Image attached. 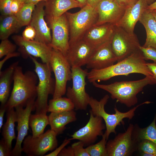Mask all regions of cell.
<instances>
[{
	"instance_id": "5",
	"label": "cell",
	"mask_w": 156,
	"mask_h": 156,
	"mask_svg": "<svg viewBox=\"0 0 156 156\" xmlns=\"http://www.w3.org/2000/svg\"><path fill=\"white\" fill-rule=\"evenodd\" d=\"M35 65V72L38 78L37 96L35 101L36 114L47 112L49 95H53L55 81L51 77V68L49 64L41 63L34 57L29 56Z\"/></svg>"
},
{
	"instance_id": "4",
	"label": "cell",
	"mask_w": 156,
	"mask_h": 156,
	"mask_svg": "<svg viewBox=\"0 0 156 156\" xmlns=\"http://www.w3.org/2000/svg\"><path fill=\"white\" fill-rule=\"evenodd\" d=\"M109 98L108 94L105 95L99 101L92 97H90L89 105L90 106L93 114L101 117L104 120L106 126V137L108 140L111 133H116V127L124 124L123 119L125 118L131 120L134 116L135 112L140 106L144 104L151 103L149 101H146L141 103L128 111L122 112H120L115 107L114 114H111L107 113L105 110V107Z\"/></svg>"
},
{
	"instance_id": "22",
	"label": "cell",
	"mask_w": 156,
	"mask_h": 156,
	"mask_svg": "<svg viewBox=\"0 0 156 156\" xmlns=\"http://www.w3.org/2000/svg\"><path fill=\"white\" fill-rule=\"evenodd\" d=\"M44 1L45 18L58 17L70 9L81 8L84 6L76 0H46Z\"/></svg>"
},
{
	"instance_id": "17",
	"label": "cell",
	"mask_w": 156,
	"mask_h": 156,
	"mask_svg": "<svg viewBox=\"0 0 156 156\" xmlns=\"http://www.w3.org/2000/svg\"><path fill=\"white\" fill-rule=\"evenodd\" d=\"M95 49L83 38L69 44L66 57L71 67L86 65Z\"/></svg>"
},
{
	"instance_id": "38",
	"label": "cell",
	"mask_w": 156,
	"mask_h": 156,
	"mask_svg": "<svg viewBox=\"0 0 156 156\" xmlns=\"http://www.w3.org/2000/svg\"><path fill=\"white\" fill-rule=\"evenodd\" d=\"M36 32L34 28L29 25L23 30L22 36L25 40H34L36 37Z\"/></svg>"
},
{
	"instance_id": "29",
	"label": "cell",
	"mask_w": 156,
	"mask_h": 156,
	"mask_svg": "<svg viewBox=\"0 0 156 156\" xmlns=\"http://www.w3.org/2000/svg\"><path fill=\"white\" fill-rule=\"evenodd\" d=\"M74 108V105L70 99L61 97L49 101L47 112H60L72 110Z\"/></svg>"
},
{
	"instance_id": "32",
	"label": "cell",
	"mask_w": 156,
	"mask_h": 156,
	"mask_svg": "<svg viewBox=\"0 0 156 156\" xmlns=\"http://www.w3.org/2000/svg\"><path fill=\"white\" fill-rule=\"evenodd\" d=\"M102 136V138L99 142L86 148L90 156H108L106 146L107 139L105 132Z\"/></svg>"
},
{
	"instance_id": "45",
	"label": "cell",
	"mask_w": 156,
	"mask_h": 156,
	"mask_svg": "<svg viewBox=\"0 0 156 156\" xmlns=\"http://www.w3.org/2000/svg\"><path fill=\"white\" fill-rule=\"evenodd\" d=\"M146 65L148 68L153 74L154 77L156 81V63H147Z\"/></svg>"
},
{
	"instance_id": "35",
	"label": "cell",
	"mask_w": 156,
	"mask_h": 156,
	"mask_svg": "<svg viewBox=\"0 0 156 156\" xmlns=\"http://www.w3.org/2000/svg\"><path fill=\"white\" fill-rule=\"evenodd\" d=\"M139 48L145 60H151L156 63V49L152 47H144L140 46Z\"/></svg>"
},
{
	"instance_id": "24",
	"label": "cell",
	"mask_w": 156,
	"mask_h": 156,
	"mask_svg": "<svg viewBox=\"0 0 156 156\" xmlns=\"http://www.w3.org/2000/svg\"><path fill=\"white\" fill-rule=\"evenodd\" d=\"M139 21L144 26L146 33V41L142 46L151 47L156 49V20L151 10L147 9Z\"/></svg>"
},
{
	"instance_id": "46",
	"label": "cell",
	"mask_w": 156,
	"mask_h": 156,
	"mask_svg": "<svg viewBox=\"0 0 156 156\" xmlns=\"http://www.w3.org/2000/svg\"><path fill=\"white\" fill-rule=\"evenodd\" d=\"M6 109L4 106H1L0 109V129L2 127L3 124L4 116Z\"/></svg>"
},
{
	"instance_id": "12",
	"label": "cell",
	"mask_w": 156,
	"mask_h": 156,
	"mask_svg": "<svg viewBox=\"0 0 156 156\" xmlns=\"http://www.w3.org/2000/svg\"><path fill=\"white\" fill-rule=\"evenodd\" d=\"M45 18L52 31L51 41L49 45L66 56L69 47L70 32L65 14L57 18Z\"/></svg>"
},
{
	"instance_id": "49",
	"label": "cell",
	"mask_w": 156,
	"mask_h": 156,
	"mask_svg": "<svg viewBox=\"0 0 156 156\" xmlns=\"http://www.w3.org/2000/svg\"><path fill=\"white\" fill-rule=\"evenodd\" d=\"M147 9L150 10H156V1L148 5Z\"/></svg>"
},
{
	"instance_id": "48",
	"label": "cell",
	"mask_w": 156,
	"mask_h": 156,
	"mask_svg": "<svg viewBox=\"0 0 156 156\" xmlns=\"http://www.w3.org/2000/svg\"><path fill=\"white\" fill-rule=\"evenodd\" d=\"M46 0H25V3H31L36 5L38 3L42 1H45Z\"/></svg>"
},
{
	"instance_id": "25",
	"label": "cell",
	"mask_w": 156,
	"mask_h": 156,
	"mask_svg": "<svg viewBox=\"0 0 156 156\" xmlns=\"http://www.w3.org/2000/svg\"><path fill=\"white\" fill-rule=\"evenodd\" d=\"M18 62H14L4 70L0 71V102L4 106L8 99L15 69Z\"/></svg>"
},
{
	"instance_id": "30",
	"label": "cell",
	"mask_w": 156,
	"mask_h": 156,
	"mask_svg": "<svg viewBox=\"0 0 156 156\" xmlns=\"http://www.w3.org/2000/svg\"><path fill=\"white\" fill-rule=\"evenodd\" d=\"M156 114L151 123L147 127L140 128L135 125V136L138 142L142 139H147L156 144Z\"/></svg>"
},
{
	"instance_id": "28",
	"label": "cell",
	"mask_w": 156,
	"mask_h": 156,
	"mask_svg": "<svg viewBox=\"0 0 156 156\" xmlns=\"http://www.w3.org/2000/svg\"><path fill=\"white\" fill-rule=\"evenodd\" d=\"M29 123L32 130V137H38L44 133L46 127L49 125L48 116L46 113L31 114Z\"/></svg>"
},
{
	"instance_id": "13",
	"label": "cell",
	"mask_w": 156,
	"mask_h": 156,
	"mask_svg": "<svg viewBox=\"0 0 156 156\" xmlns=\"http://www.w3.org/2000/svg\"><path fill=\"white\" fill-rule=\"evenodd\" d=\"M12 39L19 47V51L24 58L29 56L40 58L42 63L49 64L52 48L49 45L35 40H27L22 36L15 35Z\"/></svg>"
},
{
	"instance_id": "23",
	"label": "cell",
	"mask_w": 156,
	"mask_h": 156,
	"mask_svg": "<svg viewBox=\"0 0 156 156\" xmlns=\"http://www.w3.org/2000/svg\"><path fill=\"white\" fill-rule=\"evenodd\" d=\"M51 129L57 135L62 133L68 124L77 120L76 113L73 110L60 112H51L48 116Z\"/></svg>"
},
{
	"instance_id": "52",
	"label": "cell",
	"mask_w": 156,
	"mask_h": 156,
	"mask_svg": "<svg viewBox=\"0 0 156 156\" xmlns=\"http://www.w3.org/2000/svg\"><path fill=\"white\" fill-rule=\"evenodd\" d=\"M150 10L154 16L155 20H156V10Z\"/></svg>"
},
{
	"instance_id": "37",
	"label": "cell",
	"mask_w": 156,
	"mask_h": 156,
	"mask_svg": "<svg viewBox=\"0 0 156 156\" xmlns=\"http://www.w3.org/2000/svg\"><path fill=\"white\" fill-rule=\"evenodd\" d=\"M12 0H0V11L1 15L12 14L11 10V3Z\"/></svg>"
},
{
	"instance_id": "6",
	"label": "cell",
	"mask_w": 156,
	"mask_h": 156,
	"mask_svg": "<svg viewBox=\"0 0 156 156\" xmlns=\"http://www.w3.org/2000/svg\"><path fill=\"white\" fill-rule=\"evenodd\" d=\"M65 14L69 29V44L82 39L98 18L96 9L87 4L76 12H67Z\"/></svg>"
},
{
	"instance_id": "39",
	"label": "cell",
	"mask_w": 156,
	"mask_h": 156,
	"mask_svg": "<svg viewBox=\"0 0 156 156\" xmlns=\"http://www.w3.org/2000/svg\"><path fill=\"white\" fill-rule=\"evenodd\" d=\"M25 0H12L11 8L12 14L15 15L25 3Z\"/></svg>"
},
{
	"instance_id": "26",
	"label": "cell",
	"mask_w": 156,
	"mask_h": 156,
	"mask_svg": "<svg viewBox=\"0 0 156 156\" xmlns=\"http://www.w3.org/2000/svg\"><path fill=\"white\" fill-rule=\"evenodd\" d=\"M13 108L7 112V120L2 127V139L8 149L12 151V142L16 139L15 123L16 122L17 116Z\"/></svg>"
},
{
	"instance_id": "1",
	"label": "cell",
	"mask_w": 156,
	"mask_h": 156,
	"mask_svg": "<svg viewBox=\"0 0 156 156\" xmlns=\"http://www.w3.org/2000/svg\"><path fill=\"white\" fill-rule=\"evenodd\" d=\"M142 52L140 50L124 59L107 67L100 69H91L87 78L89 82L105 81L120 75H127L137 73L146 76H153L146 65Z\"/></svg>"
},
{
	"instance_id": "42",
	"label": "cell",
	"mask_w": 156,
	"mask_h": 156,
	"mask_svg": "<svg viewBox=\"0 0 156 156\" xmlns=\"http://www.w3.org/2000/svg\"><path fill=\"white\" fill-rule=\"evenodd\" d=\"M119 5L126 9L135 4L139 0H115Z\"/></svg>"
},
{
	"instance_id": "51",
	"label": "cell",
	"mask_w": 156,
	"mask_h": 156,
	"mask_svg": "<svg viewBox=\"0 0 156 156\" xmlns=\"http://www.w3.org/2000/svg\"><path fill=\"white\" fill-rule=\"evenodd\" d=\"M81 3L85 6L87 5L86 0H76Z\"/></svg>"
},
{
	"instance_id": "7",
	"label": "cell",
	"mask_w": 156,
	"mask_h": 156,
	"mask_svg": "<svg viewBox=\"0 0 156 156\" xmlns=\"http://www.w3.org/2000/svg\"><path fill=\"white\" fill-rule=\"evenodd\" d=\"M49 64L55 78L53 98L62 97L66 92L67 82L72 79L71 67L63 54L53 48Z\"/></svg>"
},
{
	"instance_id": "10",
	"label": "cell",
	"mask_w": 156,
	"mask_h": 156,
	"mask_svg": "<svg viewBox=\"0 0 156 156\" xmlns=\"http://www.w3.org/2000/svg\"><path fill=\"white\" fill-rule=\"evenodd\" d=\"M138 141L135 136V125L130 124L126 131L118 134L107 142L108 156H129L137 150Z\"/></svg>"
},
{
	"instance_id": "27",
	"label": "cell",
	"mask_w": 156,
	"mask_h": 156,
	"mask_svg": "<svg viewBox=\"0 0 156 156\" xmlns=\"http://www.w3.org/2000/svg\"><path fill=\"white\" fill-rule=\"evenodd\" d=\"M17 18L13 14L0 16V39H8L9 37L20 29Z\"/></svg>"
},
{
	"instance_id": "31",
	"label": "cell",
	"mask_w": 156,
	"mask_h": 156,
	"mask_svg": "<svg viewBox=\"0 0 156 156\" xmlns=\"http://www.w3.org/2000/svg\"><path fill=\"white\" fill-rule=\"evenodd\" d=\"M36 5L31 3H25L15 15L20 28L29 25Z\"/></svg>"
},
{
	"instance_id": "41",
	"label": "cell",
	"mask_w": 156,
	"mask_h": 156,
	"mask_svg": "<svg viewBox=\"0 0 156 156\" xmlns=\"http://www.w3.org/2000/svg\"><path fill=\"white\" fill-rule=\"evenodd\" d=\"M11 151L8 148L2 138L0 142V156H11Z\"/></svg>"
},
{
	"instance_id": "3",
	"label": "cell",
	"mask_w": 156,
	"mask_h": 156,
	"mask_svg": "<svg viewBox=\"0 0 156 156\" xmlns=\"http://www.w3.org/2000/svg\"><path fill=\"white\" fill-rule=\"evenodd\" d=\"M92 83L95 87L109 92L112 99L129 107L137 103V95L144 87L156 84V81L154 76H149L139 80L117 81L109 84H100L96 82Z\"/></svg>"
},
{
	"instance_id": "33",
	"label": "cell",
	"mask_w": 156,
	"mask_h": 156,
	"mask_svg": "<svg viewBox=\"0 0 156 156\" xmlns=\"http://www.w3.org/2000/svg\"><path fill=\"white\" fill-rule=\"evenodd\" d=\"M137 150L140 153H146L156 156V144L147 139H142L138 143Z\"/></svg>"
},
{
	"instance_id": "14",
	"label": "cell",
	"mask_w": 156,
	"mask_h": 156,
	"mask_svg": "<svg viewBox=\"0 0 156 156\" xmlns=\"http://www.w3.org/2000/svg\"><path fill=\"white\" fill-rule=\"evenodd\" d=\"M36 99H33L28 101L25 108L22 105H18L14 107L17 116L18 135L16 143L11 152V156H19L21 155L22 143L27 134L29 118L31 112L35 110Z\"/></svg>"
},
{
	"instance_id": "20",
	"label": "cell",
	"mask_w": 156,
	"mask_h": 156,
	"mask_svg": "<svg viewBox=\"0 0 156 156\" xmlns=\"http://www.w3.org/2000/svg\"><path fill=\"white\" fill-rule=\"evenodd\" d=\"M114 26L109 23L95 25L87 31L82 38L95 49L111 41Z\"/></svg>"
},
{
	"instance_id": "11",
	"label": "cell",
	"mask_w": 156,
	"mask_h": 156,
	"mask_svg": "<svg viewBox=\"0 0 156 156\" xmlns=\"http://www.w3.org/2000/svg\"><path fill=\"white\" fill-rule=\"evenodd\" d=\"M57 135L51 129L36 137L28 135L23 141L22 152L29 156H43L47 152L53 151L57 146Z\"/></svg>"
},
{
	"instance_id": "43",
	"label": "cell",
	"mask_w": 156,
	"mask_h": 156,
	"mask_svg": "<svg viewBox=\"0 0 156 156\" xmlns=\"http://www.w3.org/2000/svg\"><path fill=\"white\" fill-rule=\"evenodd\" d=\"M20 55L19 52H15L5 55L4 58L0 61V71H1L3 66L8 60L12 57L19 56Z\"/></svg>"
},
{
	"instance_id": "8",
	"label": "cell",
	"mask_w": 156,
	"mask_h": 156,
	"mask_svg": "<svg viewBox=\"0 0 156 156\" xmlns=\"http://www.w3.org/2000/svg\"><path fill=\"white\" fill-rule=\"evenodd\" d=\"M111 45L118 62L140 50V46L136 35L114 25Z\"/></svg>"
},
{
	"instance_id": "2",
	"label": "cell",
	"mask_w": 156,
	"mask_h": 156,
	"mask_svg": "<svg viewBox=\"0 0 156 156\" xmlns=\"http://www.w3.org/2000/svg\"><path fill=\"white\" fill-rule=\"evenodd\" d=\"M13 81L11 95L4 105L7 112L18 105L25 106L28 101L37 96L38 78L35 72L28 70L24 73L22 67L18 65L14 70Z\"/></svg>"
},
{
	"instance_id": "50",
	"label": "cell",
	"mask_w": 156,
	"mask_h": 156,
	"mask_svg": "<svg viewBox=\"0 0 156 156\" xmlns=\"http://www.w3.org/2000/svg\"><path fill=\"white\" fill-rule=\"evenodd\" d=\"M140 155L143 156H154V155L151 153H140Z\"/></svg>"
},
{
	"instance_id": "19",
	"label": "cell",
	"mask_w": 156,
	"mask_h": 156,
	"mask_svg": "<svg viewBox=\"0 0 156 156\" xmlns=\"http://www.w3.org/2000/svg\"><path fill=\"white\" fill-rule=\"evenodd\" d=\"M116 61L117 59L112 49L110 41L95 49L86 65L88 69H100L114 64Z\"/></svg>"
},
{
	"instance_id": "34",
	"label": "cell",
	"mask_w": 156,
	"mask_h": 156,
	"mask_svg": "<svg viewBox=\"0 0 156 156\" xmlns=\"http://www.w3.org/2000/svg\"><path fill=\"white\" fill-rule=\"evenodd\" d=\"M16 48V45L13 43L8 39L1 40L0 44V58L15 52Z\"/></svg>"
},
{
	"instance_id": "53",
	"label": "cell",
	"mask_w": 156,
	"mask_h": 156,
	"mask_svg": "<svg viewBox=\"0 0 156 156\" xmlns=\"http://www.w3.org/2000/svg\"><path fill=\"white\" fill-rule=\"evenodd\" d=\"M148 5L151 4L155 1V0H146Z\"/></svg>"
},
{
	"instance_id": "36",
	"label": "cell",
	"mask_w": 156,
	"mask_h": 156,
	"mask_svg": "<svg viewBox=\"0 0 156 156\" xmlns=\"http://www.w3.org/2000/svg\"><path fill=\"white\" fill-rule=\"evenodd\" d=\"M73 151L74 156H90L86 148H84L83 143L81 141L73 144L71 146Z\"/></svg>"
},
{
	"instance_id": "9",
	"label": "cell",
	"mask_w": 156,
	"mask_h": 156,
	"mask_svg": "<svg viewBox=\"0 0 156 156\" xmlns=\"http://www.w3.org/2000/svg\"><path fill=\"white\" fill-rule=\"evenodd\" d=\"M72 86L66 89L67 97L73 103L76 110H85L90 97L86 91V78L88 72L81 67H71Z\"/></svg>"
},
{
	"instance_id": "47",
	"label": "cell",
	"mask_w": 156,
	"mask_h": 156,
	"mask_svg": "<svg viewBox=\"0 0 156 156\" xmlns=\"http://www.w3.org/2000/svg\"><path fill=\"white\" fill-rule=\"evenodd\" d=\"M102 0H86L87 4L96 8Z\"/></svg>"
},
{
	"instance_id": "44",
	"label": "cell",
	"mask_w": 156,
	"mask_h": 156,
	"mask_svg": "<svg viewBox=\"0 0 156 156\" xmlns=\"http://www.w3.org/2000/svg\"><path fill=\"white\" fill-rule=\"evenodd\" d=\"M58 156H74L73 149L71 146L65 147L61 151Z\"/></svg>"
},
{
	"instance_id": "40",
	"label": "cell",
	"mask_w": 156,
	"mask_h": 156,
	"mask_svg": "<svg viewBox=\"0 0 156 156\" xmlns=\"http://www.w3.org/2000/svg\"><path fill=\"white\" fill-rule=\"evenodd\" d=\"M70 138H66L64 139L62 144L57 148L51 153H49L45 155V156H58L61 151L68 144L71 142Z\"/></svg>"
},
{
	"instance_id": "16",
	"label": "cell",
	"mask_w": 156,
	"mask_h": 156,
	"mask_svg": "<svg viewBox=\"0 0 156 156\" xmlns=\"http://www.w3.org/2000/svg\"><path fill=\"white\" fill-rule=\"evenodd\" d=\"M96 9L98 18L95 25L106 23L116 25L122 18L126 10L115 0H102Z\"/></svg>"
},
{
	"instance_id": "15",
	"label": "cell",
	"mask_w": 156,
	"mask_h": 156,
	"mask_svg": "<svg viewBox=\"0 0 156 156\" xmlns=\"http://www.w3.org/2000/svg\"><path fill=\"white\" fill-rule=\"evenodd\" d=\"M90 117L87 124L75 132L71 135V140H77L81 141L84 146H88L94 143L98 136H102L103 131L106 126L103 122V118L94 116L90 110Z\"/></svg>"
},
{
	"instance_id": "21",
	"label": "cell",
	"mask_w": 156,
	"mask_h": 156,
	"mask_svg": "<svg viewBox=\"0 0 156 156\" xmlns=\"http://www.w3.org/2000/svg\"><path fill=\"white\" fill-rule=\"evenodd\" d=\"M148 5L146 0H139L135 4L126 9L122 18L116 25L129 33H134L137 23Z\"/></svg>"
},
{
	"instance_id": "18",
	"label": "cell",
	"mask_w": 156,
	"mask_h": 156,
	"mask_svg": "<svg viewBox=\"0 0 156 156\" xmlns=\"http://www.w3.org/2000/svg\"><path fill=\"white\" fill-rule=\"evenodd\" d=\"M45 1H42L36 5L29 25L35 29L36 35L34 40L49 45L52 39L50 28L44 19Z\"/></svg>"
}]
</instances>
